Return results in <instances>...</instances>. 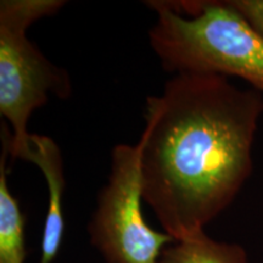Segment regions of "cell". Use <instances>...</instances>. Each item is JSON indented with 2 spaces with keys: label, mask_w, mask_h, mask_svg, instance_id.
I'll list each match as a JSON object with an SVG mask.
<instances>
[{
  "label": "cell",
  "mask_w": 263,
  "mask_h": 263,
  "mask_svg": "<svg viewBox=\"0 0 263 263\" xmlns=\"http://www.w3.org/2000/svg\"><path fill=\"white\" fill-rule=\"evenodd\" d=\"M263 95L228 77L178 73L146 99L141 134L143 200L179 241L203 230L252 172Z\"/></svg>",
  "instance_id": "obj_1"
},
{
  "label": "cell",
  "mask_w": 263,
  "mask_h": 263,
  "mask_svg": "<svg viewBox=\"0 0 263 263\" xmlns=\"http://www.w3.org/2000/svg\"><path fill=\"white\" fill-rule=\"evenodd\" d=\"M150 45L163 70L235 76L263 95V35L228 2H147Z\"/></svg>",
  "instance_id": "obj_2"
},
{
  "label": "cell",
  "mask_w": 263,
  "mask_h": 263,
  "mask_svg": "<svg viewBox=\"0 0 263 263\" xmlns=\"http://www.w3.org/2000/svg\"><path fill=\"white\" fill-rule=\"evenodd\" d=\"M62 0L0 2V115L11 126L4 132L12 160L26 159L31 134L28 118L48 103L50 94L65 99L72 93L67 72L51 64L27 37L35 21L52 16Z\"/></svg>",
  "instance_id": "obj_3"
},
{
  "label": "cell",
  "mask_w": 263,
  "mask_h": 263,
  "mask_svg": "<svg viewBox=\"0 0 263 263\" xmlns=\"http://www.w3.org/2000/svg\"><path fill=\"white\" fill-rule=\"evenodd\" d=\"M143 140L118 144L111 153L108 182L98 197L89 224L91 244L107 263H159L163 250L176 242L147 224L141 211Z\"/></svg>",
  "instance_id": "obj_4"
},
{
  "label": "cell",
  "mask_w": 263,
  "mask_h": 263,
  "mask_svg": "<svg viewBox=\"0 0 263 263\" xmlns=\"http://www.w3.org/2000/svg\"><path fill=\"white\" fill-rule=\"evenodd\" d=\"M25 161L34 163L48 186V211L43 229L39 263H51L60 251L65 232L62 196L65 193L64 161L58 144L49 137L31 134L29 153Z\"/></svg>",
  "instance_id": "obj_5"
},
{
  "label": "cell",
  "mask_w": 263,
  "mask_h": 263,
  "mask_svg": "<svg viewBox=\"0 0 263 263\" xmlns=\"http://www.w3.org/2000/svg\"><path fill=\"white\" fill-rule=\"evenodd\" d=\"M0 157V263H25L26 217L17 199L10 193L6 156L10 155L8 139L2 130Z\"/></svg>",
  "instance_id": "obj_6"
},
{
  "label": "cell",
  "mask_w": 263,
  "mask_h": 263,
  "mask_svg": "<svg viewBox=\"0 0 263 263\" xmlns=\"http://www.w3.org/2000/svg\"><path fill=\"white\" fill-rule=\"evenodd\" d=\"M248 256L239 245L218 242L203 230L167 246L159 263H246Z\"/></svg>",
  "instance_id": "obj_7"
},
{
  "label": "cell",
  "mask_w": 263,
  "mask_h": 263,
  "mask_svg": "<svg viewBox=\"0 0 263 263\" xmlns=\"http://www.w3.org/2000/svg\"><path fill=\"white\" fill-rule=\"evenodd\" d=\"M228 3L263 35V0H232Z\"/></svg>",
  "instance_id": "obj_8"
}]
</instances>
